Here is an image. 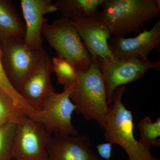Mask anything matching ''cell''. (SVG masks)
Here are the masks:
<instances>
[{
	"label": "cell",
	"instance_id": "1",
	"mask_svg": "<svg viewBox=\"0 0 160 160\" xmlns=\"http://www.w3.org/2000/svg\"><path fill=\"white\" fill-rule=\"evenodd\" d=\"M100 7L97 15L114 37L140 33L160 13V0H104Z\"/></svg>",
	"mask_w": 160,
	"mask_h": 160
},
{
	"label": "cell",
	"instance_id": "2",
	"mask_svg": "<svg viewBox=\"0 0 160 160\" xmlns=\"http://www.w3.org/2000/svg\"><path fill=\"white\" fill-rule=\"evenodd\" d=\"M126 86L116 89L113 104L109 106L106 118L104 138L111 144L121 146L128 155V160H158L134 136V123L132 112L123 103Z\"/></svg>",
	"mask_w": 160,
	"mask_h": 160
},
{
	"label": "cell",
	"instance_id": "3",
	"mask_svg": "<svg viewBox=\"0 0 160 160\" xmlns=\"http://www.w3.org/2000/svg\"><path fill=\"white\" fill-rule=\"evenodd\" d=\"M77 81L70 99L77 113L86 120L96 121L102 129L109 109L106 85L98 63H93L85 71H77Z\"/></svg>",
	"mask_w": 160,
	"mask_h": 160
},
{
	"label": "cell",
	"instance_id": "4",
	"mask_svg": "<svg viewBox=\"0 0 160 160\" xmlns=\"http://www.w3.org/2000/svg\"><path fill=\"white\" fill-rule=\"evenodd\" d=\"M42 35L58 57L71 64L77 71H86L94 63L70 20L61 18L51 24L45 22Z\"/></svg>",
	"mask_w": 160,
	"mask_h": 160
},
{
	"label": "cell",
	"instance_id": "5",
	"mask_svg": "<svg viewBox=\"0 0 160 160\" xmlns=\"http://www.w3.org/2000/svg\"><path fill=\"white\" fill-rule=\"evenodd\" d=\"M4 69L12 85L19 92L26 78L34 70L46 51L28 47L22 39L0 42Z\"/></svg>",
	"mask_w": 160,
	"mask_h": 160
},
{
	"label": "cell",
	"instance_id": "6",
	"mask_svg": "<svg viewBox=\"0 0 160 160\" xmlns=\"http://www.w3.org/2000/svg\"><path fill=\"white\" fill-rule=\"evenodd\" d=\"M98 63L106 85L108 105L113 102L118 87L140 79L150 69H160L159 60L152 62L138 58H115L107 62L99 61Z\"/></svg>",
	"mask_w": 160,
	"mask_h": 160
},
{
	"label": "cell",
	"instance_id": "7",
	"mask_svg": "<svg viewBox=\"0 0 160 160\" xmlns=\"http://www.w3.org/2000/svg\"><path fill=\"white\" fill-rule=\"evenodd\" d=\"M51 133L42 124L23 115L17 123L12 147L15 160H48Z\"/></svg>",
	"mask_w": 160,
	"mask_h": 160
},
{
	"label": "cell",
	"instance_id": "8",
	"mask_svg": "<svg viewBox=\"0 0 160 160\" xmlns=\"http://www.w3.org/2000/svg\"><path fill=\"white\" fill-rule=\"evenodd\" d=\"M74 85L62 93H57L53 89L44 101L41 113L33 121L42 124L50 133L80 136L71 122L72 115L76 109L70 99Z\"/></svg>",
	"mask_w": 160,
	"mask_h": 160
},
{
	"label": "cell",
	"instance_id": "9",
	"mask_svg": "<svg viewBox=\"0 0 160 160\" xmlns=\"http://www.w3.org/2000/svg\"><path fill=\"white\" fill-rule=\"evenodd\" d=\"M70 20L83 40L93 62L114 59L109 46L111 33L97 15L87 18H73Z\"/></svg>",
	"mask_w": 160,
	"mask_h": 160
},
{
	"label": "cell",
	"instance_id": "10",
	"mask_svg": "<svg viewBox=\"0 0 160 160\" xmlns=\"http://www.w3.org/2000/svg\"><path fill=\"white\" fill-rule=\"evenodd\" d=\"M160 20L149 30L145 29L134 38L114 37L109 46L115 58H138L148 60L149 54L159 46Z\"/></svg>",
	"mask_w": 160,
	"mask_h": 160
},
{
	"label": "cell",
	"instance_id": "11",
	"mask_svg": "<svg viewBox=\"0 0 160 160\" xmlns=\"http://www.w3.org/2000/svg\"><path fill=\"white\" fill-rule=\"evenodd\" d=\"M52 72V60L46 52L21 86L19 93L35 110L42 111L44 101L54 89Z\"/></svg>",
	"mask_w": 160,
	"mask_h": 160
},
{
	"label": "cell",
	"instance_id": "12",
	"mask_svg": "<svg viewBox=\"0 0 160 160\" xmlns=\"http://www.w3.org/2000/svg\"><path fill=\"white\" fill-rule=\"evenodd\" d=\"M48 160H101L92 149L90 138L55 133L47 146Z\"/></svg>",
	"mask_w": 160,
	"mask_h": 160
},
{
	"label": "cell",
	"instance_id": "13",
	"mask_svg": "<svg viewBox=\"0 0 160 160\" xmlns=\"http://www.w3.org/2000/svg\"><path fill=\"white\" fill-rule=\"evenodd\" d=\"M20 3L25 21L24 42L32 49H42V29L48 21L44 16L58 11L55 3L51 0H21Z\"/></svg>",
	"mask_w": 160,
	"mask_h": 160
},
{
	"label": "cell",
	"instance_id": "14",
	"mask_svg": "<svg viewBox=\"0 0 160 160\" xmlns=\"http://www.w3.org/2000/svg\"><path fill=\"white\" fill-rule=\"evenodd\" d=\"M26 27L11 1L0 0V42L9 39H24Z\"/></svg>",
	"mask_w": 160,
	"mask_h": 160
},
{
	"label": "cell",
	"instance_id": "15",
	"mask_svg": "<svg viewBox=\"0 0 160 160\" xmlns=\"http://www.w3.org/2000/svg\"><path fill=\"white\" fill-rule=\"evenodd\" d=\"M104 0H58L55 3L61 18H87L97 14Z\"/></svg>",
	"mask_w": 160,
	"mask_h": 160
},
{
	"label": "cell",
	"instance_id": "16",
	"mask_svg": "<svg viewBox=\"0 0 160 160\" xmlns=\"http://www.w3.org/2000/svg\"><path fill=\"white\" fill-rule=\"evenodd\" d=\"M0 89L11 98L14 105L24 115L29 118L33 117L38 111L35 110L24 99L14 88L8 78L3 66L2 51L0 46Z\"/></svg>",
	"mask_w": 160,
	"mask_h": 160
},
{
	"label": "cell",
	"instance_id": "17",
	"mask_svg": "<svg viewBox=\"0 0 160 160\" xmlns=\"http://www.w3.org/2000/svg\"><path fill=\"white\" fill-rule=\"evenodd\" d=\"M138 127L141 132L139 142L143 146L150 148L160 146V118L152 122L150 118L146 117L140 120Z\"/></svg>",
	"mask_w": 160,
	"mask_h": 160
},
{
	"label": "cell",
	"instance_id": "18",
	"mask_svg": "<svg viewBox=\"0 0 160 160\" xmlns=\"http://www.w3.org/2000/svg\"><path fill=\"white\" fill-rule=\"evenodd\" d=\"M52 60V72H54L58 82L63 85L64 90L74 85L76 82V69L66 60L58 57Z\"/></svg>",
	"mask_w": 160,
	"mask_h": 160
},
{
	"label": "cell",
	"instance_id": "19",
	"mask_svg": "<svg viewBox=\"0 0 160 160\" xmlns=\"http://www.w3.org/2000/svg\"><path fill=\"white\" fill-rule=\"evenodd\" d=\"M23 115L11 98L0 89V125L11 123L17 124Z\"/></svg>",
	"mask_w": 160,
	"mask_h": 160
},
{
	"label": "cell",
	"instance_id": "20",
	"mask_svg": "<svg viewBox=\"0 0 160 160\" xmlns=\"http://www.w3.org/2000/svg\"><path fill=\"white\" fill-rule=\"evenodd\" d=\"M15 123L0 125V160H12Z\"/></svg>",
	"mask_w": 160,
	"mask_h": 160
},
{
	"label": "cell",
	"instance_id": "21",
	"mask_svg": "<svg viewBox=\"0 0 160 160\" xmlns=\"http://www.w3.org/2000/svg\"><path fill=\"white\" fill-rule=\"evenodd\" d=\"M112 145L109 142L98 145L97 149L101 157L106 160H110L112 152Z\"/></svg>",
	"mask_w": 160,
	"mask_h": 160
}]
</instances>
